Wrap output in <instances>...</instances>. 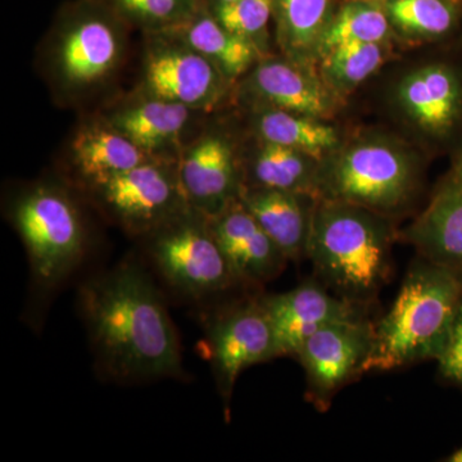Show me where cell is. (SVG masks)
Returning a JSON list of instances; mask_svg holds the SVG:
<instances>
[{"label":"cell","instance_id":"cell-22","mask_svg":"<svg viewBox=\"0 0 462 462\" xmlns=\"http://www.w3.org/2000/svg\"><path fill=\"white\" fill-rule=\"evenodd\" d=\"M320 169L316 161L294 149L264 142L251 166L248 188L294 191L316 197Z\"/></svg>","mask_w":462,"mask_h":462},{"label":"cell","instance_id":"cell-10","mask_svg":"<svg viewBox=\"0 0 462 462\" xmlns=\"http://www.w3.org/2000/svg\"><path fill=\"white\" fill-rule=\"evenodd\" d=\"M281 356H294L316 331L334 322L367 318V306L337 296L318 279H306L285 293L261 297Z\"/></svg>","mask_w":462,"mask_h":462},{"label":"cell","instance_id":"cell-3","mask_svg":"<svg viewBox=\"0 0 462 462\" xmlns=\"http://www.w3.org/2000/svg\"><path fill=\"white\" fill-rule=\"evenodd\" d=\"M462 309V273L420 257L404 276L391 310L374 328L369 372L437 360Z\"/></svg>","mask_w":462,"mask_h":462},{"label":"cell","instance_id":"cell-15","mask_svg":"<svg viewBox=\"0 0 462 462\" xmlns=\"http://www.w3.org/2000/svg\"><path fill=\"white\" fill-rule=\"evenodd\" d=\"M311 197L294 191L243 187L239 200L288 261H300L307 257L309 249L316 202L311 207L306 200Z\"/></svg>","mask_w":462,"mask_h":462},{"label":"cell","instance_id":"cell-17","mask_svg":"<svg viewBox=\"0 0 462 462\" xmlns=\"http://www.w3.org/2000/svg\"><path fill=\"white\" fill-rule=\"evenodd\" d=\"M252 89L272 108L320 118L329 115V91L300 65L285 60H266L252 76Z\"/></svg>","mask_w":462,"mask_h":462},{"label":"cell","instance_id":"cell-21","mask_svg":"<svg viewBox=\"0 0 462 462\" xmlns=\"http://www.w3.org/2000/svg\"><path fill=\"white\" fill-rule=\"evenodd\" d=\"M257 130L264 142L294 149L320 162L338 144L333 127L309 116L270 108L257 118Z\"/></svg>","mask_w":462,"mask_h":462},{"label":"cell","instance_id":"cell-16","mask_svg":"<svg viewBox=\"0 0 462 462\" xmlns=\"http://www.w3.org/2000/svg\"><path fill=\"white\" fill-rule=\"evenodd\" d=\"M402 239L425 260L462 273V190L449 176Z\"/></svg>","mask_w":462,"mask_h":462},{"label":"cell","instance_id":"cell-24","mask_svg":"<svg viewBox=\"0 0 462 462\" xmlns=\"http://www.w3.org/2000/svg\"><path fill=\"white\" fill-rule=\"evenodd\" d=\"M278 17L279 39L287 53L303 60L320 51L327 30L329 0H272Z\"/></svg>","mask_w":462,"mask_h":462},{"label":"cell","instance_id":"cell-1","mask_svg":"<svg viewBox=\"0 0 462 462\" xmlns=\"http://www.w3.org/2000/svg\"><path fill=\"white\" fill-rule=\"evenodd\" d=\"M100 372L117 382L180 376V343L160 291L141 264L125 261L79 293Z\"/></svg>","mask_w":462,"mask_h":462},{"label":"cell","instance_id":"cell-30","mask_svg":"<svg viewBox=\"0 0 462 462\" xmlns=\"http://www.w3.org/2000/svg\"><path fill=\"white\" fill-rule=\"evenodd\" d=\"M436 361L442 378L462 389V309L445 348Z\"/></svg>","mask_w":462,"mask_h":462},{"label":"cell","instance_id":"cell-2","mask_svg":"<svg viewBox=\"0 0 462 462\" xmlns=\"http://www.w3.org/2000/svg\"><path fill=\"white\" fill-rule=\"evenodd\" d=\"M394 236L384 215L337 200H316L307 258L337 296L369 306L392 275Z\"/></svg>","mask_w":462,"mask_h":462},{"label":"cell","instance_id":"cell-25","mask_svg":"<svg viewBox=\"0 0 462 462\" xmlns=\"http://www.w3.org/2000/svg\"><path fill=\"white\" fill-rule=\"evenodd\" d=\"M389 32L387 9L376 2L354 0L340 9L338 16L325 30L320 53L346 44L383 42Z\"/></svg>","mask_w":462,"mask_h":462},{"label":"cell","instance_id":"cell-19","mask_svg":"<svg viewBox=\"0 0 462 462\" xmlns=\"http://www.w3.org/2000/svg\"><path fill=\"white\" fill-rule=\"evenodd\" d=\"M72 151L76 165L94 187L145 162V151L116 129L84 130Z\"/></svg>","mask_w":462,"mask_h":462},{"label":"cell","instance_id":"cell-20","mask_svg":"<svg viewBox=\"0 0 462 462\" xmlns=\"http://www.w3.org/2000/svg\"><path fill=\"white\" fill-rule=\"evenodd\" d=\"M178 26H182L188 47L211 60L227 78L243 74L256 57L252 41L225 29L214 14L199 8Z\"/></svg>","mask_w":462,"mask_h":462},{"label":"cell","instance_id":"cell-11","mask_svg":"<svg viewBox=\"0 0 462 462\" xmlns=\"http://www.w3.org/2000/svg\"><path fill=\"white\" fill-rule=\"evenodd\" d=\"M208 221L240 285L266 284L287 266L288 258L239 199Z\"/></svg>","mask_w":462,"mask_h":462},{"label":"cell","instance_id":"cell-33","mask_svg":"<svg viewBox=\"0 0 462 462\" xmlns=\"http://www.w3.org/2000/svg\"><path fill=\"white\" fill-rule=\"evenodd\" d=\"M218 2H236V0H218Z\"/></svg>","mask_w":462,"mask_h":462},{"label":"cell","instance_id":"cell-13","mask_svg":"<svg viewBox=\"0 0 462 462\" xmlns=\"http://www.w3.org/2000/svg\"><path fill=\"white\" fill-rule=\"evenodd\" d=\"M178 178L191 208L208 218L239 199L243 188L233 149L218 136L202 139L185 154Z\"/></svg>","mask_w":462,"mask_h":462},{"label":"cell","instance_id":"cell-34","mask_svg":"<svg viewBox=\"0 0 462 462\" xmlns=\"http://www.w3.org/2000/svg\"><path fill=\"white\" fill-rule=\"evenodd\" d=\"M457 2H461L462 3V0H457Z\"/></svg>","mask_w":462,"mask_h":462},{"label":"cell","instance_id":"cell-26","mask_svg":"<svg viewBox=\"0 0 462 462\" xmlns=\"http://www.w3.org/2000/svg\"><path fill=\"white\" fill-rule=\"evenodd\" d=\"M389 20L403 32L445 38L460 26L462 3L457 0H388Z\"/></svg>","mask_w":462,"mask_h":462},{"label":"cell","instance_id":"cell-6","mask_svg":"<svg viewBox=\"0 0 462 462\" xmlns=\"http://www.w3.org/2000/svg\"><path fill=\"white\" fill-rule=\"evenodd\" d=\"M190 208L151 231L147 249L154 267L173 291L203 300L240 284L209 221L197 223L188 215Z\"/></svg>","mask_w":462,"mask_h":462},{"label":"cell","instance_id":"cell-5","mask_svg":"<svg viewBox=\"0 0 462 462\" xmlns=\"http://www.w3.org/2000/svg\"><path fill=\"white\" fill-rule=\"evenodd\" d=\"M14 220L36 293L47 296L83 261L87 240L78 209L60 191L39 188L20 200Z\"/></svg>","mask_w":462,"mask_h":462},{"label":"cell","instance_id":"cell-4","mask_svg":"<svg viewBox=\"0 0 462 462\" xmlns=\"http://www.w3.org/2000/svg\"><path fill=\"white\" fill-rule=\"evenodd\" d=\"M416 169L400 149L365 143L320 169L319 199L349 203L387 216L400 211L416 189Z\"/></svg>","mask_w":462,"mask_h":462},{"label":"cell","instance_id":"cell-31","mask_svg":"<svg viewBox=\"0 0 462 462\" xmlns=\"http://www.w3.org/2000/svg\"><path fill=\"white\" fill-rule=\"evenodd\" d=\"M448 176L462 190V141L460 142V144H458L457 152H456L454 166H452L451 173H449Z\"/></svg>","mask_w":462,"mask_h":462},{"label":"cell","instance_id":"cell-14","mask_svg":"<svg viewBox=\"0 0 462 462\" xmlns=\"http://www.w3.org/2000/svg\"><path fill=\"white\" fill-rule=\"evenodd\" d=\"M223 72L199 51L165 50L148 60L145 81L158 99L189 107H208L220 98Z\"/></svg>","mask_w":462,"mask_h":462},{"label":"cell","instance_id":"cell-12","mask_svg":"<svg viewBox=\"0 0 462 462\" xmlns=\"http://www.w3.org/2000/svg\"><path fill=\"white\" fill-rule=\"evenodd\" d=\"M398 100L413 123L438 141H454L462 132V69L431 63L403 79Z\"/></svg>","mask_w":462,"mask_h":462},{"label":"cell","instance_id":"cell-28","mask_svg":"<svg viewBox=\"0 0 462 462\" xmlns=\"http://www.w3.org/2000/svg\"><path fill=\"white\" fill-rule=\"evenodd\" d=\"M272 12V0H216L212 14L225 29L252 41L266 29Z\"/></svg>","mask_w":462,"mask_h":462},{"label":"cell","instance_id":"cell-29","mask_svg":"<svg viewBox=\"0 0 462 462\" xmlns=\"http://www.w3.org/2000/svg\"><path fill=\"white\" fill-rule=\"evenodd\" d=\"M127 17L156 26H178L199 8V0H114Z\"/></svg>","mask_w":462,"mask_h":462},{"label":"cell","instance_id":"cell-32","mask_svg":"<svg viewBox=\"0 0 462 462\" xmlns=\"http://www.w3.org/2000/svg\"><path fill=\"white\" fill-rule=\"evenodd\" d=\"M447 462H462V447L460 448L456 449L454 454L448 456V457L445 458Z\"/></svg>","mask_w":462,"mask_h":462},{"label":"cell","instance_id":"cell-8","mask_svg":"<svg viewBox=\"0 0 462 462\" xmlns=\"http://www.w3.org/2000/svg\"><path fill=\"white\" fill-rule=\"evenodd\" d=\"M207 342L216 385L226 407L240 374L281 356L260 298L236 303L216 315L209 321Z\"/></svg>","mask_w":462,"mask_h":462},{"label":"cell","instance_id":"cell-23","mask_svg":"<svg viewBox=\"0 0 462 462\" xmlns=\"http://www.w3.org/2000/svg\"><path fill=\"white\" fill-rule=\"evenodd\" d=\"M188 117L187 106L156 98L116 116L114 127L143 151H156L178 138Z\"/></svg>","mask_w":462,"mask_h":462},{"label":"cell","instance_id":"cell-9","mask_svg":"<svg viewBox=\"0 0 462 462\" xmlns=\"http://www.w3.org/2000/svg\"><path fill=\"white\" fill-rule=\"evenodd\" d=\"M96 188L109 211L135 233L149 234L190 208L179 178L152 163H142Z\"/></svg>","mask_w":462,"mask_h":462},{"label":"cell","instance_id":"cell-18","mask_svg":"<svg viewBox=\"0 0 462 462\" xmlns=\"http://www.w3.org/2000/svg\"><path fill=\"white\" fill-rule=\"evenodd\" d=\"M120 53V42L107 21L85 18L63 39L60 63L62 75L72 84H90L111 71Z\"/></svg>","mask_w":462,"mask_h":462},{"label":"cell","instance_id":"cell-7","mask_svg":"<svg viewBox=\"0 0 462 462\" xmlns=\"http://www.w3.org/2000/svg\"><path fill=\"white\" fill-rule=\"evenodd\" d=\"M374 328L369 318L334 322L316 331L296 355L306 374V400L327 412L340 389L367 373Z\"/></svg>","mask_w":462,"mask_h":462},{"label":"cell","instance_id":"cell-27","mask_svg":"<svg viewBox=\"0 0 462 462\" xmlns=\"http://www.w3.org/2000/svg\"><path fill=\"white\" fill-rule=\"evenodd\" d=\"M324 57L325 78L331 87L346 90L363 83L384 62L382 42L346 44L334 48Z\"/></svg>","mask_w":462,"mask_h":462}]
</instances>
